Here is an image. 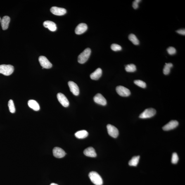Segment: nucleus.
Here are the masks:
<instances>
[{"mask_svg":"<svg viewBox=\"0 0 185 185\" xmlns=\"http://www.w3.org/2000/svg\"><path fill=\"white\" fill-rule=\"evenodd\" d=\"M90 179L93 184L96 185H102L103 180L101 176L97 172H91L89 174Z\"/></svg>","mask_w":185,"mask_h":185,"instance_id":"1","label":"nucleus"},{"mask_svg":"<svg viewBox=\"0 0 185 185\" xmlns=\"http://www.w3.org/2000/svg\"><path fill=\"white\" fill-rule=\"evenodd\" d=\"M91 53V49L89 48H86L78 57V62L81 64L85 63L89 59Z\"/></svg>","mask_w":185,"mask_h":185,"instance_id":"2","label":"nucleus"},{"mask_svg":"<svg viewBox=\"0 0 185 185\" xmlns=\"http://www.w3.org/2000/svg\"><path fill=\"white\" fill-rule=\"evenodd\" d=\"M14 68L10 65H0V73L6 76H9L13 73Z\"/></svg>","mask_w":185,"mask_h":185,"instance_id":"3","label":"nucleus"},{"mask_svg":"<svg viewBox=\"0 0 185 185\" xmlns=\"http://www.w3.org/2000/svg\"><path fill=\"white\" fill-rule=\"evenodd\" d=\"M156 114V110L154 109L150 108L147 109L140 114L139 117L142 119L150 118L154 116Z\"/></svg>","mask_w":185,"mask_h":185,"instance_id":"4","label":"nucleus"},{"mask_svg":"<svg viewBox=\"0 0 185 185\" xmlns=\"http://www.w3.org/2000/svg\"><path fill=\"white\" fill-rule=\"evenodd\" d=\"M117 92L119 96L122 97H127L131 94L129 89L123 86H119L116 88Z\"/></svg>","mask_w":185,"mask_h":185,"instance_id":"5","label":"nucleus"},{"mask_svg":"<svg viewBox=\"0 0 185 185\" xmlns=\"http://www.w3.org/2000/svg\"><path fill=\"white\" fill-rule=\"evenodd\" d=\"M39 60L41 66L44 68L50 69L52 67V64L45 56H40Z\"/></svg>","mask_w":185,"mask_h":185,"instance_id":"6","label":"nucleus"},{"mask_svg":"<svg viewBox=\"0 0 185 185\" xmlns=\"http://www.w3.org/2000/svg\"><path fill=\"white\" fill-rule=\"evenodd\" d=\"M109 135L112 137L117 138L119 135V131L115 126L108 124L107 126Z\"/></svg>","mask_w":185,"mask_h":185,"instance_id":"7","label":"nucleus"},{"mask_svg":"<svg viewBox=\"0 0 185 185\" xmlns=\"http://www.w3.org/2000/svg\"><path fill=\"white\" fill-rule=\"evenodd\" d=\"M53 156L57 158H62L64 157L66 153L63 149L59 147H55L53 150Z\"/></svg>","mask_w":185,"mask_h":185,"instance_id":"8","label":"nucleus"},{"mask_svg":"<svg viewBox=\"0 0 185 185\" xmlns=\"http://www.w3.org/2000/svg\"><path fill=\"white\" fill-rule=\"evenodd\" d=\"M57 98L60 104L64 107H68L69 103L64 95L61 93H58L57 95Z\"/></svg>","mask_w":185,"mask_h":185,"instance_id":"9","label":"nucleus"},{"mask_svg":"<svg viewBox=\"0 0 185 185\" xmlns=\"http://www.w3.org/2000/svg\"><path fill=\"white\" fill-rule=\"evenodd\" d=\"M50 10L53 15L60 16L64 15L67 13L66 10L65 9L55 6L52 7Z\"/></svg>","mask_w":185,"mask_h":185,"instance_id":"10","label":"nucleus"},{"mask_svg":"<svg viewBox=\"0 0 185 185\" xmlns=\"http://www.w3.org/2000/svg\"><path fill=\"white\" fill-rule=\"evenodd\" d=\"M93 99L95 102L98 104L103 105V106H105L107 104L106 99L100 93H98L96 95Z\"/></svg>","mask_w":185,"mask_h":185,"instance_id":"11","label":"nucleus"},{"mask_svg":"<svg viewBox=\"0 0 185 185\" xmlns=\"http://www.w3.org/2000/svg\"><path fill=\"white\" fill-rule=\"evenodd\" d=\"M70 91L74 96H77L79 94V91L78 86L75 83L72 81H69L68 83Z\"/></svg>","mask_w":185,"mask_h":185,"instance_id":"12","label":"nucleus"},{"mask_svg":"<svg viewBox=\"0 0 185 185\" xmlns=\"http://www.w3.org/2000/svg\"><path fill=\"white\" fill-rule=\"evenodd\" d=\"M179 125V123L176 120H172L165 125L164 126L162 129L164 131H169L175 128Z\"/></svg>","mask_w":185,"mask_h":185,"instance_id":"13","label":"nucleus"},{"mask_svg":"<svg viewBox=\"0 0 185 185\" xmlns=\"http://www.w3.org/2000/svg\"><path fill=\"white\" fill-rule=\"evenodd\" d=\"M87 26L85 23H81L79 24L76 27L75 32L77 35L83 33L87 30Z\"/></svg>","mask_w":185,"mask_h":185,"instance_id":"14","label":"nucleus"},{"mask_svg":"<svg viewBox=\"0 0 185 185\" xmlns=\"http://www.w3.org/2000/svg\"><path fill=\"white\" fill-rule=\"evenodd\" d=\"M43 25L51 31L54 32L57 30L56 24L50 21H46L43 23Z\"/></svg>","mask_w":185,"mask_h":185,"instance_id":"15","label":"nucleus"},{"mask_svg":"<svg viewBox=\"0 0 185 185\" xmlns=\"http://www.w3.org/2000/svg\"><path fill=\"white\" fill-rule=\"evenodd\" d=\"M10 20V18L8 16H5L1 19V22L3 30H5L8 29Z\"/></svg>","mask_w":185,"mask_h":185,"instance_id":"16","label":"nucleus"},{"mask_svg":"<svg viewBox=\"0 0 185 185\" xmlns=\"http://www.w3.org/2000/svg\"><path fill=\"white\" fill-rule=\"evenodd\" d=\"M84 154L86 156L95 157L97 156V154L94 148L92 147H89L85 149L84 150Z\"/></svg>","mask_w":185,"mask_h":185,"instance_id":"17","label":"nucleus"},{"mask_svg":"<svg viewBox=\"0 0 185 185\" xmlns=\"http://www.w3.org/2000/svg\"><path fill=\"white\" fill-rule=\"evenodd\" d=\"M102 74V69L98 68L91 74V78L93 80H98L101 77Z\"/></svg>","mask_w":185,"mask_h":185,"instance_id":"18","label":"nucleus"},{"mask_svg":"<svg viewBox=\"0 0 185 185\" xmlns=\"http://www.w3.org/2000/svg\"><path fill=\"white\" fill-rule=\"evenodd\" d=\"M28 106L30 108L35 111H38L40 110V106L37 102L34 100H30L28 102Z\"/></svg>","mask_w":185,"mask_h":185,"instance_id":"19","label":"nucleus"},{"mask_svg":"<svg viewBox=\"0 0 185 185\" xmlns=\"http://www.w3.org/2000/svg\"><path fill=\"white\" fill-rule=\"evenodd\" d=\"M88 132L85 130H82L77 131L75 133V136L78 139H83L87 137L88 136Z\"/></svg>","mask_w":185,"mask_h":185,"instance_id":"20","label":"nucleus"},{"mask_svg":"<svg viewBox=\"0 0 185 185\" xmlns=\"http://www.w3.org/2000/svg\"><path fill=\"white\" fill-rule=\"evenodd\" d=\"M140 158L139 156L133 157L129 162V165L130 166H136L139 163Z\"/></svg>","mask_w":185,"mask_h":185,"instance_id":"21","label":"nucleus"},{"mask_svg":"<svg viewBox=\"0 0 185 185\" xmlns=\"http://www.w3.org/2000/svg\"><path fill=\"white\" fill-rule=\"evenodd\" d=\"M173 66L172 63H166L163 69V73L165 75H168L170 72V69Z\"/></svg>","mask_w":185,"mask_h":185,"instance_id":"22","label":"nucleus"},{"mask_svg":"<svg viewBox=\"0 0 185 185\" xmlns=\"http://www.w3.org/2000/svg\"><path fill=\"white\" fill-rule=\"evenodd\" d=\"M128 38L129 40L131 41L133 44L136 45L139 44L140 42L139 39L134 34H130Z\"/></svg>","mask_w":185,"mask_h":185,"instance_id":"23","label":"nucleus"},{"mask_svg":"<svg viewBox=\"0 0 185 185\" xmlns=\"http://www.w3.org/2000/svg\"><path fill=\"white\" fill-rule=\"evenodd\" d=\"M125 70L127 72H134L136 70V67L135 65L133 64L128 65H126Z\"/></svg>","mask_w":185,"mask_h":185,"instance_id":"24","label":"nucleus"},{"mask_svg":"<svg viewBox=\"0 0 185 185\" xmlns=\"http://www.w3.org/2000/svg\"><path fill=\"white\" fill-rule=\"evenodd\" d=\"M8 106L10 112L12 113H14L15 111V109L14 104L13 100H10L9 101Z\"/></svg>","mask_w":185,"mask_h":185,"instance_id":"25","label":"nucleus"},{"mask_svg":"<svg viewBox=\"0 0 185 185\" xmlns=\"http://www.w3.org/2000/svg\"><path fill=\"white\" fill-rule=\"evenodd\" d=\"M134 83L136 85L143 88L146 87V83L141 80H136L134 81Z\"/></svg>","mask_w":185,"mask_h":185,"instance_id":"26","label":"nucleus"},{"mask_svg":"<svg viewBox=\"0 0 185 185\" xmlns=\"http://www.w3.org/2000/svg\"><path fill=\"white\" fill-rule=\"evenodd\" d=\"M111 49L114 51H120L122 49V47L120 45L117 44H113L111 45Z\"/></svg>","mask_w":185,"mask_h":185,"instance_id":"27","label":"nucleus"},{"mask_svg":"<svg viewBox=\"0 0 185 185\" xmlns=\"http://www.w3.org/2000/svg\"><path fill=\"white\" fill-rule=\"evenodd\" d=\"M178 160L179 157L177 154L176 153L173 154L172 159V163L174 164H177Z\"/></svg>","mask_w":185,"mask_h":185,"instance_id":"28","label":"nucleus"},{"mask_svg":"<svg viewBox=\"0 0 185 185\" xmlns=\"http://www.w3.org/2000/svg\"><path fill=\"white\" fill-rule=\"evenodd\" d=\"M167 51L169 55H173L176 54V50L175 48L172 47H170L167 48Z\"/></svg>","mask_w":185,"mask_h":185,"instance_id":"29","label":"nucleus"},{"mask_svg":"<svg viewBox=\"0 0 185 185\" xmlns=\"http://www.w3.org/2000/svg\"><path fill=\"white\" fill-rule=\"evenodd\" d=\"M141 1L140 0H136L133 3L132 6L134 9H137L139 7V3Z\"/></svg>","mask_w":185,"mask_h":185,"instance_id":"30","label":"nucleus"},{"mask_svg":"<svg viewBox=\"0 0 185 185\" xmlns=\"http://www.w3.org/2000/svg\"><path fill=\"white\" fill-rule=\"evenodd\" d=\"M176 32H177V33L181 34V35H185V29H180V30H178L176 31Z\"/></svg>","mask_w":185,"mask_h":185,"instance_id":"31","label":"nucleus"},{"mask_svg":"<svg viewBox=\"0 0 185 185\" xmlns=\"http://www.w3.org/2000/svg\"><path fill=\"white\" fill-rule=\"evenodd\" d=\"M50 185H58L57 184H55V183H52Z\"/></svg>","mask_w":185,"mask_h":185,"instance_id":"32","label":"nucleus"},{"mask_svg":"<svg viewBox=\"0 0 185 185\" xmlns=\"http://www.w3.org/2000/svg\"><path fill=\"white\" fill-rule=\"evenodd\" d=\"M1 21V18H0V22Z\"/></svg>","mask_w":185,"mask_h":185,"instance_id":"33","label":"nucleus"}]
</instances>
